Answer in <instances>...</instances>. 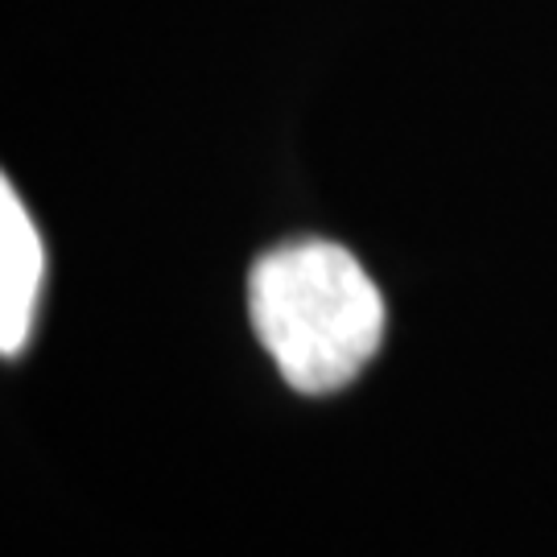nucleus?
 <instances>
[{"mask_svg": "<svg viewBox=\"0 0 557 557\" xmlns=\"http://www.w3.org/2000/svg\"><path fill=\"white\" fill-rule=\"evenodd\" d=\"M248 310L289 388L335 393L363 372L384 338V298L347 248L298 239L252 264Z\"/></svg>", "mask_w": 557, "mask_h": 557, "instance_id": "1", "label": "nucleus"}, {"mask_svg": "<svg viewBox=\"0 0 557 557\" xmlns=\"http://www.w3.org/2000/svg\"><path fill=\"white\" fill-rule=\"evenodd\" d=\"M41 281H46V248L17 190L0 186V351L17 356L34 331Z\"/></svg>", "mask_w": 557, "mask_h": 557, "instance_id": "2", "label": "nucleus"}]
</instances>
